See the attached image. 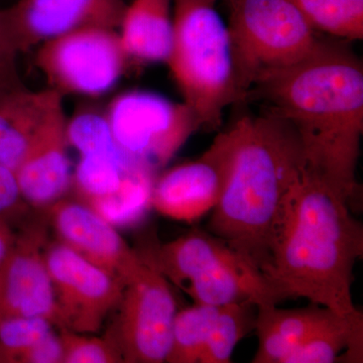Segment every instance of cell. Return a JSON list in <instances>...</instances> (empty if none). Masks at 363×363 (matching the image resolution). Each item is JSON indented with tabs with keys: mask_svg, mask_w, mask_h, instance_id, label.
I'll return each instance as SVG.
<instances>
[{
	"mask_svg": "<svg viewBox=\"0 0 363 363\" xmlns=\"http://www.w3.org/2000/svg\"><path fill=\"white\" fill-rule=\"evenodd\" d=\"M297 131L305 167L348 200L357 179L363 133V67L342 45L322 42L302 61L262 74L252 90Z\"/></svg>",
	"mask_w": 363,
	"mask_h": 363,
	"instance_id": "6da1fadb",
	"label": "cell"
},
{
	"mask_svg": "<svg viewBox=\"0 0 363 363\" xmlns=\"http://www.w3.org/2000/svg\"><path fill=\"white\" fill-rule=\"evenodd\" d=\"M362 255L363 227L350 203L305 167L284 201L264 272L279 298H306L341 316L357 311L353 272Z\"/></svg>",
	"mask_w": 363,
	"mask_h": 363,
	"instance_id": "7a4b0ae2",
	"label": "cell"
},
{
	"mask_svg": "<svg viewBox=\"0 0 363 363\" xmlns=\"http://www.w3.org/2000/svg\"><path fill=\"white\" fill-rule=\"evenodd\" d=\"M222 135L225 178L208 229L264 274L284 201L305 168L300 138L269 111L241 116Z\"/></svg>",
	"mask_w": 363,
	"mask_h": 363,
	"instance_id": "3957f363",
	"label": "cell"
},
{
	"mask_svg": "<svg viewBox=\"0 0 363 363\" xmlns=\"http://www.w3.org/2000/svg\"><path fill=\"white\" fill-rule=\"evenodd\" d=\"M217 1L173 0V35L166 63L200 130H217L228 106L247 99Z\"/></svg>",
	"mask_w": 363,
	"mask_h": 363,
	"instance_id": "277c9868",
	"label": "cell"
},
{
	"mask_svg": "<svg viewBox=\"0 0 363 363\" xmlns=\"http://www.w3.org/2000/svg\"><path fill=\"white\" fill-rule=\"evenodd\" d=\"M195 304L278 305V292L255 262L210 233L195 230L140 253Z\"/></svg>",
	"mask_w": 363,
	"mask_h": 363,
	"instance_id": "5b68a950",
	"label": "cell"
},
{
	"mask_svg": "<svg viewBox=\"0 0 363 363\" xmlns=\"http://www.w3.org/2000/svg\"><path fill=\"white\" fill-rule=\"evenodd\" d=\"M240 85L247 97L262 74L307 58L322 44L290 0H225Z\"/></svg>",
	"mask_w": 363,
	"mask_h": 363,
	"instance_id": "8992f818",
	"label": "cell"
},
{
	"mask_svg": "<svg viewBox=\"0 0 363 363\" xmlns=\"http://www.w3.org/2000/svg\"><path fill=\"white\" fill-rule=\"evenodd\" d=\"M105 116L119 150L154 172L166 166L200 130L194 113L184 102L176 104L147 91L118 95Z\"/></svg>",
	"mask_w": 363,
	"mask_h": 363,
	"instance_id": "52a82bcc",
	"label": "cell"
},
{
	"mask_svg": "<svg viewBox=\"0 0 363 363\" xmlns=\"http://www.w3.org/2000/svg\"><path fill=\"white\" fill-rule=\"evenodd\" d=\"M130 61L117 30L86 28L38 47L35 64L50 89L98 96L112 89Z\"/></svg>",
	"mask_w": 363,
	"mask_h": 363,
	"instance_id": "ba28073f",
	"label": "cell"
},
{
	"mask_svg": "<svg viewBox=\"0 0 363 363\" xmlns=\"http://www.w3.org/2000/svg\"><path fill=\"white\" fill-rule=\"evenodd\" d=\"M117 309L116 332L111 336L123 362H166L178 312L168 279L143 260L140 271L124 286Z\"/></svg>",
	"mask_w": 363,
	"mask_h": 363,
	"instance_id": "9c48e42d",
	"label": "cell"
},
{
	"mask_svg": "<svg viewBox=\"0 0 363 363\" xmlns=\"http://www.w3.org/2000/svg\"><path fill=\"white\" fill-rule=\"evenodd\" d=\"M45 260L51 277L59 328L96 333L123 297L124 284L63 243H50Z\"/></svg>",
	"mask_w": 363,
	"mask_h": 363,
	"instance_id": "30bf717a",
	"label": "cell"
},
{
	"mask_svg": "<svg viewBox=\"0 0 363 363\" xmlns=\"http://www.w3.org/2000/svg\"><path fill=\"white\" fill-rule=\"evenodd\" d=\"M125 9L124 0H18L0 9V18L20 55L81 28L117 30Z\"/></svg>",
	"mask_w": 363,
	"mask_h": 363,
	"instance_id": "8fae6325",
	"label": "cell"
},
{
	"mask_svg": "<svg viewBox=\"0 0 363 363\" xmlns=\"http://www.w3.org/2000/svg\"><path fill=\"white\" fill-rule=\"evenodd\" d=\"M47 211L60 242L121 279L124 286L143 267L140 253L85 203L61 199Z\"/></svg>",
	"mask_w": 363,
	"mask_h": 363,
	"instance_id": "7c38bea8",
	"label": "cell"
},
{
	"mask_svg": "<svg viewBox=\"0 0 363 363\" xmlns=\"http://www.w3.org/2000/svg\"><path fill=\"white\" fill-rule=\"evenodd\" d=\"M45 229L30 226L16 235L0 272V317H43L59 327L54 288L45 260Z\"/></svg>",
	"mask_w": 363,
	"mask_h": 363,
	"instance_id": "4fadbf2b",
	"label": "cell"
},
{
	"mask_svg": "<svg viewBox=\"0 0 363 363\" xmlns=\"http://www.w3.org/2000/svg\"><path fill=\"white\" fill-rule=\"evenodd\" d=\"M225 178V142L222 133L199 159L162 174L152 186L150 205L173 220L192 223L216 207Z\"/></svg>",
	"mask_w": 363,
	"mask_h": 363,
	"instance_id": "5bb4252c",
	"label": "cell"
},
{
	"mask_svg": "<svg viewBox=\"0 0 363 363\" xmlns=\"http://www.w3.org/2000/svg\"><path fill=\"white\" fill-rule=\"evenodd\" d=\"M66 124L63 107L40 131L14 172L23 202L33 207L48 209L63 199L73 184Z\"/></svg>",
	"mask_w": 363,
	"mask_h": 363,
	"instance_id": "9a60e30c",
	"label": "cell"
},
{
	"mask_svg": "<svg viewBox=\"0 0 363 363\" xmlns=\"http://www.w3.org/2000/svg\"><path fill=\"white\" fill-rule=\"evenodd\" d=\"M63 108V96L47 88L23 87L0 100V166L16 169L40 131Z\"/></svg>",
	"mask_w": 363,
	"mask_h": 363,
	"instance_id": "2e32d148",
	"label": "cell"
},
{
	"mask_svg": "<svg viewBox=\"0 0 363 363\" xmlns=\"http://www.w3.org/2000/svg\"><path fill=\"white\" fill-rule=\"evenodd\" d=\"M337 316L323 306L313 303L296 309L259 306L255 327L259 347L252 362L283 363L301 343Z\"/></svg>",
	"mask_w": 363,
	"mask_h": 363,
	"instance_id": "e0dca14e",
	"label": "cell"
},
{
	"mask_svg": "<svg viewBox=\"0 0 363 363\" xmlns=\"http://www.w3.org/2000/svg\"><path fill=\"white\" fill-rule=\"evenodd\" d=\"M172 9L173 0H133L126 4L118 33L130 60L166 63L173 35Z\"/></svg>",
	"mask_w": 363,
	"mask_h": 363,
	"instance_id": "ac0fdd59",
	"label": "cell"
},
{
	"mask_svg": "<svg viewBox=\"0 0 363 363\" xmlns=\"http://www.w3.org/2000/svg\"><path fill=\"white\" fill-rule=\"evenodd\" d=\"M363 314L338 315L309 336L283 363L362 362Z\"/></svg>",
	"mask_w": 363,
	"mask_h": 363,
	"instance_id": "d6986e66",
	"label": "cell"
},
{
	"mask_svg": "<svg viewBox=\"0 0 363 363\" xmlns=\"http://www.w3.org/2000/svg\"><path fill=\"white\" fill-rule=\"evenodd\" d=\"M155 172L138 164L130 169L116 192L86 202L111 225L130 226L142 219L150 205Z\"/></svg>",
	"mask_w": 363,
	"mask_h": 363,
	"instance_id": "ffe728a7",
	"label": "cell"
},
{
	"mask_svg": "<svg viewBox=\"0 0 363 363\" xmlns=\"http://www.w3.org/2000/svg\"><path fill=\"white\" fill-rule=\"evenodd\" d=\"M257 315V306L248 301L219 307L199 363L233 362L235 346L255 330Z\"/></svg>",
	"mask_w": 363,
	"mask_h": 363,
	"instance_id": "44dd1931",
	"label": "cell"
},
{
	"mask_svg": "<svg viewBox=\"0 0 363 363\" xmlns=\"http://www.w3.org/2000/svg\"><path fill=\"white\" fill-rule=\"evenodd\" d=\"M314 32L363 39V0H290Z\"/></svg>",
	"mask_w": 363,
	"mask_h": 363,
	"instance_id": "7402d4cb",
	"label": "cell"
},
{
	"mask_svg": "<svg viewBox=\"0 0 363 363\" xmlns=\"http://www.w3.org/2000/svg\"><path fill=\"white\" fill-rule=\"evenodd\" d=\"M80 157L73 183L85 203L116 192L126 174L135 166L142 164L125 155L97 154Z\"/></svg>",
	"mask_w": 363,
	"mask_h": 363,
	"instance_id": "603a6c76",
	"label": "cell"
},
{
	"mask_svg": "<svg viewBox=\"0 0 363 363\" xmlns=\"http://www.w3.org/2000/svg\"><path fill=\"white\" fill-rule=\"evenodd\" d=\"M218 310L216 306L194 304L177 312L166 362L199 363Z\"/></svg>",
	"mask_w": 363,
	"mask_h": 363,
	"instance_id": "cb8c5ba5",
	"label": "cell"
},
{
	"mask_svg": "<svg viewBox=\"0 0 363 363\" xmlns=\"http://www.w3.org/2000/svg\"><path fill=\"white\" fill-rule=\"evenodd\" d=\"M66 136L68 145L75 147L80 156L125 155L117 147L105 113L92 111L79 112L67 121Z\"/></svg>",
	"mask_w": 363,
	"mask_h": 363,
	"instance_id": "d4e9b609",
	"label": "cell"
},
{
	"mask_svg": "<svg viewBox=\"0 0 363 363\" xmlns=\"http://www.w3.org/2000/svg\"><path fill=\"white\" fill-rule=\"evenodd\" d=\"M43 317H0V363H18L21 353L54 330Z\"/></svg>",
	"mask_w": 363,
	"mask_h": 363,
	"instance_id": "484cf974",
	"label": "cell"
},
{
	"mask_svg": "<svg viewBox=\"0 0 363 363\" xmlns=\"http://www.w3.org/2000/svg\"><path fill=\"white\" fill-rule=\"evenodd\" d=\"M59 335L64 348L63 363L123 362L121 351L111 335L99 338L67 328H60Z\"/></svg>",
	"mask_w": 363,
	"mask_h": 363,
	"instance_id": "4316f807",
	"label": "cell"
},
{
	"mask_svg": "<svg viewBox=\"0 0 363 363\" xmlns=\"http://www.w3.org/2000/svg\"><path fill=\"white\" fill-rule=\"evenodd\" d=\"M64 348L59 334L52 330L18 357V363H63Z\"/></svg>",
	"mask_w": 363,
	"mask_h": 363,
	"instance_id": "83f0119b",
	"label": "cell"
},
{
	"mask_svg": "<svg viewBox=\"0 0 363 363\" xmlns=\"http://www.w3.org/2000/svg\"><path fill=\"white\" fill-rule=\"evenodd\" d=\"M23 200L13 169L0 166V216H9L20 211Z\"/></svg>",
	"mask_w": 363,
	"mask_h": 363,
	"instance_id": "f1b7e54d",
	"label": "cell"
},
{
	"mask_svg": "<svg viewBox=\"0 0 363 363\" xmlns=\"http://www.w3.org/2000/svg\"><path fill=\"white\" fill-rule=\"evenodd\" d=\"M18 57V54L9 42L0 18V73H18L16 64Z\"/></svg>",
	"mask_w": 363,
	"mask_h": 363,
	"instance_id": "f546056e",
	"label": "cell"
},
{
	"mask_svg": "<svg viewBox=\"0 0 363 363\" xmlns=\"http://www.w3.org/2000/svg\"><path fill=\"white\" fill-rule=\"evenodd\" d=\"M16 235L18 234L11 229L9 219L0 216V272L13 252Z\"/></svg>",
	"mask_w": 363,
	"mask_h": 363,
	"instance_id": "4dcf8cb0",
	"label": "cell"
}]
</instances>
